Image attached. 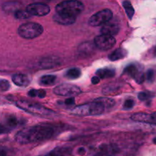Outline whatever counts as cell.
<instances>
[{
	"label": "cell",
	"mask_w": 156,
	"mask_h": 156,
	"mask_svg": "<svg viewBox=\"0 0 156 156\" xmlns=\"http://www.w3.org/2000/svg\"><path fill=\"white\" fill-rule=\"evenodd\" d=\"M69 149H67V148L57 147L53 149L51 152H49L45 156H69Z\"/></svg>",
	"instance_id": "obj_21"
},
{
	"label": "cell",
	"mask_w": 156,
	"mask_h": 156,
	"mask_svg": "<svg viewBox=\"0 0 156 156\" xmlns=\"http://www.w3.org/2000/svg\"><path fill=\"white\" fill-rule=\"evenodd\" d=\"M76 20V17L69 16V15H62V14L56 13L53 16V21L62 25H70V24H74Z\"/></svg>",
	"instance_id": "obj_13"
},
{
	"label": "cell",
	"mask_w": 156,
	"mask_h": 156,
	"mask_svg": "<svg viewBox=\"0 0 156 156\" xmlns=\"http://www.w3.org/2000/svg\"><path fill=\"white\" fill-rule=\"evenodd\" d=\"M116 152L114 147L101 146L99 150L92 156H115Z\"/></svg>",
	"instance_id": "obj_18"
},
{
	"label": "cell",
	"mask_w": 156,
	"mask_h": 156,
	"mask_svg": "<svg viewBox=\"0 0 156 156\" xmlns=\"http://www.w3.org/2000/svg\"><path fill=\"white\" fill-rule=\"evenodd\" d=\"M105 111L101 104L98 102H91L76 107L72 111V114L78 116H95L100 115Z\"/></svg>",
	"instance_id": "obj_4"
},
{
	"label": "cell",
	"mask_w": 156,
	"mask_h": 156,
	"mask_svg": "<svg viewBox=\"0 0 156 156\" xmlns=\"http://www.w3.org/2000/svg\"><path fill=\"white\" fill-rule=\"evenodd\" d=\"M78 152H79L80 155H84V154H85V149H84V148H80V149H79V151H78Z\"/></svg>",
	"instance_id": "obj_38"
},
{
	"label": "cell",
	"mask_w": 156,
	"mask_h": 156,
	"mask_svg": "<svg viewBox=\"0 0 156 156\" xmlns=\"http://www.w3.org/2000/svg\"><path fill=\"white\" fill-rule=\"evenodd\" d=\"M123 8H124L125 11H126V15H128L129 19H131L134 15V9L133 7L132 4L130 3V2L124 1L123 2Z\"/></svg>",
	"instance_id": "obj_25"
},
{
	"label": "cell",
	"mask_w": 156,
	"mask_h": 156,
	"mask_svg": "<svg viewBox=\"0 0 156 156\" xmlns=\"http://www.w3.org/2000/svg\"><path fill=\"white\" fill-rule=\"evenodd\" d=\"M94 101L101 104L105 109L112 108L115 105V101L113 100L112 98H99L96 99Z\"/></svg>",
	"instance_id": "obj_22"
},
{
	"label": "cell",
	"mask_w": 156,
	"mask_h": 156,
	"mask_svg": "<svg viewBox=\"0 0 156 156\" xmlns=\"http://www.w3.org/2000/svg\"><path fill=\"white\" fill-rule=\"evenodd\" d=\"M113 13L110 9H104L93 15L88 20V24L92 27L103 25L106 22L111 20Z\"/></svg>",
	"instance_id": "obj_6"
},
{
	"label": "cell",
	"mask_w": 156,
	"mask_h": 156,
	"mask_svg": "<svg viewBox=\"0 0 156 156\" xmlns=\"http://www.w3.org/2000/svg\"><path fill=\"white\" fill-rule=\"evenodd\" d=\"M6 123H7L6 125L12 129V128L15 127V126H16L18 124V120L15 116H10V117H8Z\"/></svg>",
	"instance_id": "obj_27"
},
{
	"label": "cell",
	"mask_w": 156,
	"mask_h": 156,
	"mask_svg": "<svg viewBox=\"0 0 156 156\" xmlns=\"http://www.w3.org/2000/svg\"><path fill=\"white\" fill-rule=\"evenodd\" d=\"M138 98L140 101H147L151 98V94L148 92H140L139 93Z\"/></svg>",
	"instance_id": "obj_31"
},
{
	"label": "cell",
	"mask_w": 156,
	"mask_h": 156,
	"mask_svg": "<svg viewBox=\"0 0 156 156\" xmlns=\"http://www.w3.org/2000/svg\"><path fill=\"white\" fill-rule=\"evenodd\" d=\"M0 156H12V152L5 146H0Z\"/></svg>",
	"instance_id": "obj_30"
},
{
	"label": "cell",
	"mask_w": 156,
	"mask_h": 156,
	"mask_svg": "<svg viewBox=\"0 0 156 156\" xmlns=\"http://www.w3.org/2000/svg\"><path fill=\"white\" fill-rule=\"evenodd\" d=\"M21 5L18 2H7L2 5V9L6 13H14L18 10L21 9Z\"/></svg>",
	"instance_id": "obj_16"
},
{
	"label": "cell",
	"mask_w": 156,
	"mask_h": 156,
	"mask_svg": "<svg viewBox=\"0 0 156 156\" xmlns=\"http://www.w3.org/2000/svg\"><path fill=\"white\" fill-rule=\"evenodd\" d=\"M37 94H38V90L37 89H31L30 91H29L28 92V95L32 98L37 97Z\"/></svg>",
	"instance_id": "obj_35"
},
{
	"label": "cell",
	"mask_w": 156,
	"mask_h": 156,
	"mask_svg": "<svg viewBox=\"0 0 156 156\" xmlns=\"http://www.w3.org/2000/svg\"><path fill=\"white\" fill-rule=\"evenodd\" d=\"M53 92L57 95L65 96V97H74L82 93L80 88L76 85L71 84H62L53 89Z\"/></svg>",
	"instance_id": "obj_7"
},
{
	"label": "cell",
	"mask_w": 156,
	"mask_h": 156,
	"mask_svg": "<svg viewBox=\"0 0 156 156\" xmlns=\"http://www.w3.org/2000/svg\"><path fill=\"white\" fill-rule=\"evenodd\" d=\"M100 80L101 79L98 76H94V77H92V79H91V83L94 84V85H97V84H98L99 82H100Z\"/></svg>",
	"instance_id": "obj_36"
},
{
	"label": "cell",
	"mask_w": 156,
	"mask_h": 156,
	"mask_svg": "<svg viewBox=\"0 0 156 156\" xmlns=\"http://www.w3.org/2000/svg\"><path fill=\"white\" fill-rule=\"evenodd\" d=\"M56 76L53 75H47L44 76L40 79V83L43 85H51L56 82Z\"/></svg>",
	"instance_id": "obj_23"
},
{
	"label": "cell",
	"mask_w": 156,
	"mask_h": 156,
	"mask_svg": "<svg viewBox=\"0 0 156 156\" xmlns=\"http://www.w3.org/2000/svg\"><path fill=\"white\" fill-rule=\"evenodd\" d=\"M15 18L18 19H27L31 17V15L27 12V10H22V9H19L17 12H15Z\"/></svg>",
	"instance_id": "obj_26"
},
{
	"label": "cell",
	"mask_w": 156,
	"mask_h": 156,
	"mask_svg": "<svg viewBox=\"0 0 156 156\" xmlns=\"http://www.w3.org/2000/svg\"><path fill=\"white\" fill-rule=\"evenodd\" d=\"M124 73L129 75L131 77L134 78L136 82L139 84H141L145 80V74L139 69L138 67L135 65H129L124 69Z\"/></svg>",
	"instance_id": "obj_10"
},
{
	"label": "cell",
	"mask_w": 156,
	"mask_h": 156,
	"mask_svg": "<svg viewBox=\"0 0 156 156\" xmlns=\"http://www.w3.org/2000/svg\"><path fill=\"white\" fill-rule=\"evenodd\" d=\"M95 47H96L95 45H94V44H93L89 42H85V43H82V44H80L79 48H78V50H79V53H82V54L89 55L94 52Z\"/></svg>",
	"instance_id": "obj_17"
},
{
	"label": "cell",
	"mask_w": 156,
	"mask_h": 156,
	"mask_svg": "<svg viewBox=\"0 0 156 156\" xmlns=\"http://www.w3.org/2000/svg\"><path fill=\"white\" fill-rule=\"evenodd\" d=\"M16 105L23 111H26L27 113L34 114V115L40 116L42 117H53L56 114L54 111L52 110L48 109L39 104L32 103L30 101H27L20 100L16 102Z\"/></svg>",
	"instance_id": "obj_2"
},
{
	"label": "cell",
	"mask_w": 156,
	"mask_h": 156,
	"mask_svg": "<svg viewBox=\"0 0 156 156\" xmlns=\"http://www.w3.org/2000/svg\"><path fill=\"white\" fill-rule=\"evenodd\" d=\"M27 12L30 15L35 16H45L50 13V9L47 5L42 2H35L30 4L26 8Z\"/></svg>",
	"instance_id": "obj_9"
},
{
	"label": "cell",
	"mask_w": 156,
	"mask_h": 156,
	"mask_svg": "<svg viewBox=\"0 0 156 156\" xmlns=\"http://www.w3.org/2000/svg\"><path fill=\"white\" fill-rule=\"evenodd\" d=\"M84 9L83 3L79 0H65L56 6V13L77 17Z\"/></svg>",
	"instance_id": "obj_3"
},
{
	"label": "cell",
	"mask_w": 156,
	"mask_h": 156,
	"mask_svg": "<svg viewBox=\"0 0 156 156\" xmlns=\"http://www.w3.org/2000/svg\"><path fill=\"white\" fill-rule=\"evenodd\" d=\"M46 96V91L44 90H38L37 97L44 98Z\"/></svg>",
	"instance_id": "obj_37"
},
{
	"label": "cell",
	"mask_w": 156,
	"mask_h": 156,
	"mask_svg": "<svg viewBox=\"0 0 156 156\" xmlns=\"http://www.w3.org/2000/svg\"><path fill=\"white\" fill-rule=\"evenodd\" d=\"M131 119L134 121L143 122V123L156 124V112L152 114L146 113H136L131 117Z\"/></svg>",
	"instance_id": "obj_11"
},
{
	"label": "cell",
	"mask_w": 156,
	"mask_h": 156,
	"mask_svg": "<svg viewBox=\"0 0 156 156\" xmlns=\"http://www.w3.org/2000/svg\"><path fill=\"white\" fill-rule=\"evenodd\" d=\"M43 27L37 23H26L18 27V33L24 39H34L43 33Z\"/></svg>",
	"instance_id": "obj_5"
},
{
	"label": "cell",
	"mask_w": 156,
	"mask_h": 156,
	"mask_svg": "<svg viewBox=\"0 0 156 156\" xmlns=\"http://www.w3.org/2000/svg\"><path fill=\"white\" fill-rule=\"evenodd\" d=\"M126 56V51L123 48H118L109 55V59L111 61H117L123 59Z\"/></svg>",
	"instance_id": "obj_19"
},
{
	"label": "cell",
	"mask_w": 156,
	"mask_h": 156,
	"mask_svg": "<svg viewBox=\"0 0 156 156\" xmlns=\"http://www.w3.org/2000/svg\"><path fill=\"white\" fill-rule=\"evenodd\" d=\"M155 73L153 69H149L146 73V76H145V78L147 79L148 82H152L155 79Z\"/></svg>",
	"instance_id": "obj_29"
},
{
	"label": "cell",
	"mask_w": 156,
	"mask_h": 156,
	"mask_svg": "<svg viewBox=\"0 0 156 156\" xmlns=\"http://www.w3.org/2000/svg\"><path fill=\"white\" fill-rule=\"evenodd\" d=\"M134 101L133 99H127L126 101L124 102L123 105V108L124 109H131L134 106Z\"/></svg>",
	"instance_id": "obj_32"
},
{
	"label": "cell",
	"mask_w": 156,
	"mask_h": 156,
	"mask_svg": "<svg viewBox=\"0 0 156 156\" xmlns=\"http://www.w3.org/2000/svg\"><path fill=\"white\" fill-rule=\"evenodd\" d=\"M12 82L18 86L25 87L30 84V79L26 75L18 73V74H15L12 76Z\"/></svg>",
	"instance_id": "obj_15"
},
{
	"label": "cell",
	"mask_w": 156,
	"mask_h": 156,
	"mask_svg": "<svg viewBox=\"0 0 156 156\" xmlns=\"http://www.w3.org/2000/svg\"><path fill=\"white\" fill-rule=\"evenodd\" d=\"M81 70L78 68H72L66 73V77L70 79H76L80 77Z\"/></svg>",
	"instance_id": "obj_24"
},
{
	"label": "cell",
	"mask_w": 156,
	"mask_h": 156,
	"mask_svg": "<svg viewBox=\"0 0 156 156\" xmlns=\"http://www.w3.org/2000/svg\"><path fill=\"white\" fill-rule=\"evenodd\" d=\"M96 74L100 79H106V78L114 77L115 76V71L108 68L101 69L96 72Z\"/></svg>",
	"instance_id": "obj_20"
},
{
	"label": "cell",
	"mask_w": 156,
	"mask_h": 156,
	"mask_svg": "<svg viewBox=\"0 0 156 156\" xmlns=\"http://www.w3.org/2000/svg\"><path fill=\"white\" fill-rule=\"evenodd\" d=\"M65 104L66 105H73L75 104V98L74 97H68V98L66 99Z\"/></svg>",
	"instance_id": "obj_34"
},
{
	"label": "cell",
	"mask_w": 156,
	"mask_h": 156,
	"mask_svg": "<svg viewBox=\"0 0 156 156\" xmlns=\"http://www.w3.org/2000/svg\"><path fill=\"white\" fill-rule=\"evenodd\" d=\"M11 128L9 127L7 125H3L0 123V135L3 133H6L9 132L11 130Z\"/></svg>",
	"instance_id": "obj_33"
},
{
	"label": "cell",
	"mask_w": 156,
	"mask_h": 156,
	"mask_svg": "<svg viewBox=\"0 0 156 156\" xmlns=\"http://www.w3.org/2000/svg\"><path fill=\"white\" fill-rule=\"evenodd\" d=\"M119 30H120V27H119L118 24L111 21V20L104 24L102 25L101 29V32L102 34L109 35V36L113 37L117 34Z\"/></svg>",
	"instance_id": "obj_12"
},
{
	"label": "cell",
	"mask_w": 156,
	"mask_h": 156,
	"mask_svg": "<svg viewBox=\"0 0 156 156\" xmlns=\"http://www.w3.org/2000/svg\"><path fill=\"white\" fill-rule=\"evenodd\" d=\"M153 143H155V144L156 145V137H155V138H154V140H153Z\"/></svg>",
	"instance_id": "obj_39"
},
{
	"label": "cell",
	"mask_w": 156,
	"mask_h": 156,
	"mask_svg": "<svg viewBox=\"0 0 156 156\" xmlns=\"http://www.w3.org/2000/svg\"><path fill=\"white\" fill-rule=\"evenodd\" d=\"M94 44L97 48L101 50H108L112 48L116 44L115 38L109 35L101 34L94 38Z\"/></svg>",
	"instance_id": "obj_8"
},
{
	"label": "cell",
	"mask_w": 156,
	"mask_h": 156,
	"mask_svg": "<svg viewBox=\"0 0 156 156\" xmlns=\"http://www.w3.org/2000/svg\"><path fill=\"white\" fill-rule=\"evenodd\" d=\"M53 129L48 126H32L24 128L17 133L15 140L21 145L38 143L50 140L53 136Z\"/></svg>",
	"instance_id": "obj_1"
},
{
	"label": "cell",
	"mask_w": 156,
	"mask_h": 156,
	"mask_svg": "<svg viewBox=\"0 0 156 156\" xmlns=\"http://www.w3.org/2000/svg\"><path fill=\"white\" fill-rule=\"evenodd\" d=\"M10 88V84L5 79H0V91H6Z\"/></svg>",
	"instance_id": "obj_28"
},
{
	"label": "cell",
	"mask_w": 156,
	"mask_h": 156,
	"mask_svg": "<svg viewBox=\"0 0 156 156\" xmlns=\"http://www.w3.org/2000/svg\"><path fill=\"white\" fill-rule=\"evenodd\" d=\"M59 64V59L56 56H48L44 58L40 62V66L42 69H51Z\"/></svg>",
	"instance_id": "obj_14"
}]
</instances>
